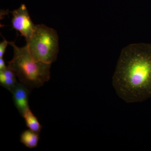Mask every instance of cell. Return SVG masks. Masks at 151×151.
<instances>
[{
    "instance_id": "obj_1",
    "label": "cell",
    "mask_w": 151,
    "mask_h": 151,
    "mask_svg": "<svg viewBox=\"0 0 151 151\" xmlns=\"http://www.w3.org/2000/svg\"><path fill=\"white\" fill-rule=\"evenodd\" d=\"M113 85L118 96L127 103L151 97V44H132L122 49Z\"/></svg>"
},
{
    "instance_id": "obj_2",
    "label": "cell",
    "mask_w": 151,
    "mask_h": 151,
    "mask_svg": "<svg viewBox=\"0 0 151 151\" xmlns=\"http://www.w3.org/2000/svg\"><path fill=\"white\" fill-rule=\"evenodd\" d=\"M9 44L13 48L14 57L8 66L14 72L20 82L32 89L43 86L49 80L51 64L34 59L26 45L20 47L14 42H9Z\"/></svg>"
},
{
    "instance_id": "obj_3",
    "label": "cell",
    "mask_w": 151,
    "mask_h": 151,
    "mask_svg": "<svg viewBox=\"0 0 151 151\" xmlns=\"http://www.w3.org/2000/svg\"><path fill=\"white\" fill-rule=\"evenodd\" d=\"M26 46L34 59L52 64L56 60L59 52L57 32L44 25H36Z\"/></svg>"
},
{
    "instance_id": "obj_4",
    "label": "cell",
    "mask_w": 151,
    "mask_h": 151,
    "mask_svg": "<svg viewBox=\"0 0 151 151\" xmlns=\"http://www.w3.org/2000/svg\"><path fill=\"white\" fill-rule=\"evenodd\" d=\"M12 26L14 29L20 32L24 37L27 42L31 37L36 25L33 23L26 6L22 4L17 9L12 12Z\"/></svg>"
},
{
    "instance_id": "obj_5",
    "label": "cell",
    "mask_w": 151,
    "mask_h": 151,
    "mask_svg": "<svg viewBox=\"0 0 151 151\" xmlns=\"http://www.w3.org/2000/svg\"><path fill=\"white\" fill-rule=\"evenodd\" d=\"M29 88L21 82H18L11 93L12 94V99L16 108L21 116L30 109L29 105Z\"/></svg>"
},
{
    "instance_id": "obj_6",
    "label": "cell",
    "mask_w": 151,
    "mask_h": 151,
    "mask_svg": "<svg viewBox=\"0 0 151 151\" xmlns=\"http://www.w3.org/2000/svg\"><path fill=\"white\" fill-rule=\"evenodd\" d=\"M14 72L7 66L4 70H0V84L1 86L12 92L15 86L17 84Z\"/></svg>"
},
{
    "instance_id": "obj_7",
    "label": "cell",
    "mask_w": 151,
    "mask_h": 151,
    "mask_svg": "<svg viewBox=\"0 0 151 151\" xmlns=\"http://www.w3.org/2000/svg\"><path fill=\"white\" fill-rule=\"evenodd\" d=\"M39 134L28 129L23 131L20 135V141L29 148L36 147L39 142Z\"/></svg>"
},
{
    "instance_id": "obj_8",
    "label": "cell",
    "mask_w": 151,
    "mask_h": 151,
    "mask_svg": "<svg viewBox=\"0 0 151 151\" xmlns=\"http://www.w3.org/2000/svg\"><path fill=\"white\" fill-rule=\"evenodd\" d=\"M22 117L24 119L26 125L29 129L38 134L40 133L42 129V126L30 109L28 110Z\"/></svg>"
},
{
    "instance_id": "obj_9",
    "label": "cell",
    "mask_w": 151,
    "mask_h": 151,
    "mask_svg": "<svg viewBox=\"0 0 151 151\" xmlns=\"http://www.w3.org/2000/svg\"><path fill=\"white\" fill-rule=\"evenodd\" d=\"M9 44V41L4 39V40L0 43V58H3L4 54L5 52L6 48Z\"/></svg>"
},
{
    "instance_id": "obj_10",
    "label": "cell",
    "mask_w": 151,
    "mask_h": 151,
    "mask_svg": "<svg viewBox=\"0 0 151 151\" xmlns=\"http://www.w3.org/2000/svg\"><path fill=\"white\" fill-rule=\"evenodd\" d=\"M7 67V66H6L3 58H0V70H4Z\"/></svg>"
}]
</instances>
